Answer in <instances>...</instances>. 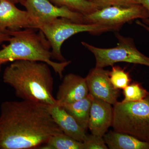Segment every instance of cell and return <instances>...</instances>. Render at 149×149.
I'll list each match as a JSON object with an SVG mask.
<instances>
[{"label":"cell","instance_id":"6da1fadb","mask_svg":"<svg viewBox=\"0 0 149 149\" xmlns=\"http://www.w3.org/2000/svg\"><path fill=\"white\" fill-rule=\"evenodd\" d=\"M49 105L25 100L3 102L0 112V149H39L52 136L63 133Z\"/></svg>","mask_w":149,"mask_h":149},{"label":"cell","instance_id":"7a4b0ae2","mask_svg":"<svg viewBox=\"0 0 149 149\" xmlns=\"http://www.w3.org/2000/svg\"><path fill=\"white\" fill-rule=\"evenodd\" d=\"M49 66L43 62L15 61L5 69L3 81L22 100L53 105L56 101L53 95L54 80Z\"/></svg>","mask_w":149,"mask_h":149},{"label":"cell","instance_id":"3957f363","mask_svg":"<svg viewBox=\"0 0 149 149\" xmlns=\"http://www.w3.org/2000/svg\"><path fill=\"white\" fill-rule=\"evenodd\" d=\"M35 29L10 30L9 44L0 50V72L2 65L17 60L34 61L46 63L51 66L60 79L65 68L70 61L57 62L52 60L49 43L42 31Z\"/></svg>","mask_w":149,"mask_h":149},{"label":"cell","instance_id":"277c9868","mask_svg":"<svg viewBox=\"0 0 149 149\" xmlns=\"http://www.w3.org/2000/svg\"><path fill=\"white\" fill-rule=\"evenodd\" d=\"M113 130L149 143V94L136 102H117L113 105Z\"/></svg>","mask_w":149,"mask_h":149},{"label":"cell","instance_id":"5b68a950","mask_svg":"<svg viewBox=\"0 0 149 149\" xmlns=\"http://www.w3.org/2000/svg\"><path fill=\"white\" fill-rule=\"evenodd\" d=\"M38 29L45 35L51 47L52 58L66 61L61 53L62 45L65 41L73 35L83 32L98 34L117 31L114 27L95 23H79L65 18H58L40 24Z\"/></svg>","mask_w":149,"mask_h":149},{"label":"cell","instance_id":"8992f818","mask_svg":"<svg viewBox=\"0 0 149 149\" xmlns=\"http://www.w3.org/2000/svg\"><path fill=\"white\" fill-rule=\"evenodd\" d=\"M117 45L112 48H98L86 42L82 45L94 54L97 68L113 66L118 62H126L149 67V57L137 49L133 39L116 33Z\"/></svg>","mask_w":149,"mask_h":149},{"label":"cell","instance_id":"52a82bcc","mask_svg":"<svg viewBox=\"0 0 149 149\" xmlns=\"http://www.w3.org/2000/svg\"><path fill=\"white\" fill-rule=\"evenodd\" d=\"M148 18V12L141 4L128 7L109 6L84 16L85 23L108 25L118 30L127 22L138 19L143 20Z\"/></svg>","mask_w":149,"mask_h":149},{"label":"cell","instance_id":"ba28073f","mask_svg":"<svg viewBox=\"0 0 149 149\" xmlns=\"http://www.w3.org/2000/svg\"><path fill=\"white\" fill-rule=\"evenodd\" d=\"M23 6L38 27L40 24L46 23L58 18L68 19L79 23H85V15L74 11L66 6H58L53 4L49 0H25Z\"/></svg>","mask_w":149,"mask_h":149},{"label":"cell","instance_id":"9c48e42d","mask_svg":"<svg viewBox=\"0 0 149 149\" xmlns=\"http://www.w3.org/2000/svg\"><path fill=\"white\" fill-rule=\"evenodd\" d=\"M109 73V70L103 68L95 67L85 78L89 94L113 105L118 102L119 91L111 84Z\"/></svg>","mask_w":149,"mask_h":149},{"label":"cell","instance_id":"30bf717a","mask_svg":"<svg viewBox=\"0 0 149 149\" xmlns=\"http://www.w3.org/2000/svg\"><path fill=\"white\" fill-rule=\"evenodd\" d=\"M38 24L27 10L19 9L8 0H0V29H38Z\"/></svg>","mask_w":149,"mask_h":149},{"label":"cell","instance_id":"8fae6325","mask_svg":"<svg viewBox=\"0 0 149 149\" xmlns=\"http://www.w3.org/2000/svg\"><path fill=\"white\" fill-rule=\"evenodd\" d=\"M113 107L111 104L93 97L88 128L93 135L104 137L112 126Z\"/></svg>","mask_w":149,"mask_h":149},{"label":"cell","instance_id":"7c38bea8","mask_svg":"<svg viewBox=\"0 0 149 149\" xmlns=\"http://www.w3.org/2000/svg\"><path fill=\"white\" fill-rule=\"evenodd\" d=\"M88 94L85 78L69 73L63 77L55 99L58 104L71 103L85 97Z\"/></svg>","mask_w":149,"mask_h":149},{"label":"cell","instance_id":"4fadbf2b","mask_svg":"<svg viewBox=\"0 0 149 149\" xmlns=\"http://www.w3.org/2000/svg\"><path fill=\"white\" fill-rule=\"evenodd\" d=\"M49 110L55 122L63 133L76 141H84L87 136L86 131L62 107L56 103L49 105Z\"/></svg>","mask_w":149,"mask_h":149},{"label":"cell","instance_id":"5bb4252c","mask_svg":"<svg viewBox=\"0 0 149 149\" xmlns=\"http://www.w3.org/2000/svg\"><path fill=\"white\" fill-rule=\"evenodd\" d=\"M103 138L110 149H149V142L126 133L110 131L106 133Z\"/></svg>","mask_w":149,"mask_h":149},{"label":"cell","instance_id":"9a60e30c","mask_svg":"<svg viewBox=\"0 0 149 149\" xmlns=\"http://www.w3.org/2000/svg\"><path fill=\"white\" fill-rule=\"evenodd\" d=\"M93 97L88 94L85 97L71 103L59 104L72 116L78 124L85 131L88 128L90 111Z\"/></svg>","mask_w":149,"mask_h":149},{"label":"cell","instance_id":"2e32d148","mask_svg":"<svg viewBox=\"0 0 149 149\" xmlns=\"http://www.w3.org/2000/svg\"><path fill=\"white\" fill-rule=\"evenodd\" d=\"M39 149H84L83 142L74 140L64 133L51 137L47 143Z\"/></svg>","mask_w":149,"mask_h":149},{"label":"cell","instance_id":"e0dca14e","mask_svg":"<svg viewBox=\"0 0 149 149\" xmlns=\"http://www.w3.org/2000/svg\"><path fill=\"white\" fill-rule=\"evenodd\" d=\"M58 6H66L84 15L89 14L101 9L97 5L90 0H50Z\"/></svg>","mask_w":149,"mask_h":149},{"label":"cell","instance_id":"ac0fdd59","mask_svg":"<svg viewBox=\"0 0 149 149\" xmlns=\"http://www.w3.org/2000/svg\"><path fill=\"white\" fill-rule=\"evenodd\" d=\"M109 78L111 84L116 89H123L131 82L129 72L118 66H112L109 71Z\"/></svg>","mask_w":149,"mask_h":149},{"label":"cell","instance_id":"d6986e66","mask_svg":"<svg viewBox=\"0 0 149 149\" xmlns=\"http://www.w3.org/2000/svg\"><path fill=\"white\" fill-rule=\"evenodd\" d=\"M123 90V102L139 101L145 98L149 94L141 84L137 83L129 84Z\"/></svg>","mask_w":149,"mask_h":149},{"label":"cell","instance_id":"ffe728a7","mask_svg":"<svg viewBox=\"0 0 149 149\" xmlns=\"http://www.w3.org/2000/svg\"><path fill=\"white\" fill-rule=\"evenodd\" d=\"M84 149H108L104 138L91 134L87 135L83 142Z\"/></svg>","mask_w":149,"mask_h":149},{"label":"cell","instance_id":"44dd1931","mask_svg":"<svg viewBox=\"0 0 149 149\" xmlns=\"http://www.w3.org/2000/svg\"><path fill=\"white\" fill-rule=\"evenodd\" d=\"M141 0H114V5L121 6H130L140 4Z\"/></svg>","mask_w":149,"mask_h":149},{"label":"cell","instance_id":"7402d4cb","mask_svg":"<svg viewBox=\"0 0 149 149\" xmlns=\"http://www.w3.org/2000/svg\"><path fill=\"white\" fill-rule=\"evenodd\" d=\"M95 3L101 8L114 5V0H90Z\"/></svg>","mask_w":149,"mask_h":149},{"label":"cell","instance_id":"603a6c76","mask_svg":"<svg viewBox=\"0 0 149 149\" xmlns=\"http://www.w3.org/2000/svg\"><path fill=\"white\" fill-rule=\"evenodd\" d=\"M11 36L10 30L6 29L2 30L0 29V45L6 42H8Z\"/></svg>","mask_w":149,"mask_h":149},{"label":"cell","instance_id":"cb8c5ba5","mask_svg":"<svg viewBox=\"0 0 149 149\" xmlns=\"http://www.w3.org/2000/svg\"><path fill=\"white\" fill-rule=\"evenodd\" d=\"M140 4L142 5L147 10L149 14V0H141ZM143 21L145 24L148 25L149 24V18L143 20Z\"/></svg>","mask_w":149,"mask_h":149},{"label":"cell","instance_id":"d4e9b609","mask_svg":"<svg viewBox=\"0 0 149 149\" xmlns=\"http://www.w3.org/2000/svg\"><path fill=\"white\" fill-rule=\"evenodd\" d=\"M136 24H138V25H140L141 27H143L144 29H146L148 32H149V26L148 25H147L145 24V23H143L142 22L139 21L138 20L136 22Z\"/></svg>","mask_w":149,"mask_h":149},{"label":"cell","instance_id":"484cf974","mask_svg":"<svg viewBox=\"0 0 149 149\" xmlns=\"http://www.w3.org/2000/svg\"><path fill=\"white\" fill-rule=\"evenodd\" d=\"M10 1L11 2L14 3L16 4L18 3H20L21 4L23 5L25 0H8Z\"/></svg>","mask_w":149,"mask_h":149}]
</instances>
